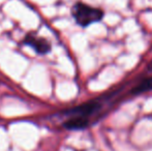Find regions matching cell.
I'll return each instance as SVG.
<instances>
[{"label":"cell","instance_id":"cell-3","mask_svg":"<svg viewBox=\"0 0 152 151\" xmlns=\"http://www.w3.org/2000/svg\"><path fill=\"white\" fill-rule=\"evenodd\" d=\"M152 89V78H149L147 80H145L144 82H142L139 85L137 88L134 89V92H142V91H147Z\"/></svg>","mask_w":152,"mask_h":151},{"label":"cell","instance_id":"cell-2","mask_svg":"<svg viewBox=\"0 0 152 151\" xmlns=\"http://www.w3.org/2000/svg\"><path fill=\"white\" fill-rule=\"evenodd\" d=\"M26 42L30 44L32 48L39 54H46V53L50 52L51 50L50 42L45 39L44 37L31 35V36H28L26 38Z\"/></svg>","mask_w":152,"mask_h":151},{"label":"cell","instance_id":"cell-1","mask_svg":"<svg viewBox=\"0 0 152 151\" xmlns=\"http://www.w3.org/2000/svg\"><path fill=\"white\" fill-rule=\"evenodd\" d=\"M72 16L79 25L86 27L102 20L104 12L99 8L92 7L84 3H78L72 8Z\"/></svg>","mask_w":152,"mask_h":151}]
</instances>
